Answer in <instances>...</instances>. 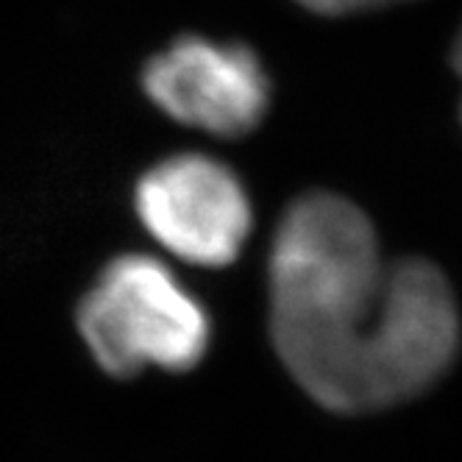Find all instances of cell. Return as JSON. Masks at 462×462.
<instances>
[{
    "label": "cell",
    "instance_id": "1",
    "mask_svg": "<svg viewBox=\"0 0 462 462\" xmlns=\"http://www.w3.org/2000/svg\"><path fill=\"white\" fill-rule=\"evenodd\" d=\"M271 340L290 376L335 412L404 404L451 368V282L420 256L384 259L371 217L337 192L284 209L268 262Z\"/></svg>",
    "mask_w": 462,
    "mask_h": 462
},
{
    "label": "cell",
    "instance_id": "2",
    "mask_svg": "<svg viewBox=\"0 0 462 462\" xmlns=\"http://www.w3.org/2000/svg\"><path fill=\"white\" fill-rule=\"evenodd\" d=\"M79 328L97 365L120 379L148 365L189 371L212 340L204 304L145 254L109 262L79 307Z\"/></svg>",
    "mask_w": 462,
    "mask_h": 462
},
{
    "label": "cell",
    "instance_id": "3",
    "mask_svg": "<svg viewBox=\"0 0 462 462\" xmlns=\"http://www.w3.org/2000/svg\"><path fill=\"white\" fill-rule=\"evenodd\" d=\"M134 209L159 245L201 268L235 262L254 226L240 176L204 153L156 162L137 181Z\"/></svg>",
    "mask_w": 462,
    "mask_h": 462
},
{
    "label": "cell",
    "instance_id": "4",
    "mask_svg": "<svg viewBox=\"0 0 462 462\" xmlns=\"http://www.w3.org/2000/svg\"><path fill=\"white\" fill-rule=\"evenodd\" d=\"M143 89L168 117L215 137H245L265 120L271 79L245 42L181 37L143 70Z\"/></svg>",
    "mask_w": 462,
    "mask_h": 462
},
{
    "label": "cell",
    "instance_id": "5",
    "mask_svg": "<svg viewBox=\"0 0 462 462\" xmlns=\"http://www.w3.org/2000/svg\"><path fill=\"white\" fill-rule=\"evenodd\" d=\"M292 4H299L323 17H343V14H359V12L393 6V4H404V0H292Z\"/></svg>",
    "mask_w": 462,
    "mask_h": 462
},
{
    "label": "cell",
    "instance_id": "6",
    "mask_svg": "<svg viewBox=\"0 0 462 462\" xmlns=\"http://www.w3.org/2000/svg\"><path fill=\"white\" fill-rule=\"evenodd\" d=\"M451 68H454V73H457V79L462 84V28H459V34H457V40L451 45Z\"/></svg>",
    "mask_w": 462,
    "mask_h": 462
}]
</instances>
